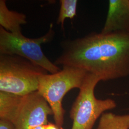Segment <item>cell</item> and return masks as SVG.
<instances>
[{"label":"cell","mask_w":129,"mask_h":129,"mask_svg":"<svg viewBox=\"0 0 129 129\" xmlns=\"http://www.w3.org/2000/svg\"><path fill=\"white\" fill-rule=\"evenodd\" d=\"M101 33H129V0H110Z\"/></svg>","instance_id":"7"},{"label":"cell","mask_w":129,"mask_h":129,"mask_svg":"<svg viewBox=\"0 0 129 129\" xmlns=\"http://www.w3.org/2000/svg\"><path fill=\"white\" fill-rule=\"evenodd\" d=\"M55 35L52 23L45 35L33 39L15 36L0 26V55H18L55 74L61 69L46 57L41 47L42 45L52 41Z\"/></svg>","instance_id":"5"},{"label":"cell","mask_w":129,"mask_h":129,"mask_svg":"<svg viewBox=\"0 0 129 129\" xmlns=\"http://www.w3.org/2000/svg\"><path fill=\"white\" fill-rule=\"evenodd\" d=\"M53 115L51 107L38 91L21 97L10 120L15 129H33L46 125L48 116Z\"/></svg>","instance_id":"6"},{"label":"cell","mask_w":129,"mask_h":129,"mask_svg":"<svg viewBox=\"0 0 129 129\" xmlns=\"http://www.w3.org/2000/svg\"><path fill=\"white\" fill-rule=\"evenodd\" d=\"M54 63L83 69L107 81L129 76V33L92 32L60 43Z\"/></svg>","instance_id":"1"},{"label":"cell","mask_w":129,"mask_h":129,"mask_svg":"<svg viewBox=\"0 0 129 129\" xmlns=\"http://www.w3.org/2000/svg\"><path fill=\"white\" fill-rule=\"evenodd\" d=\"M97 129H129V114L105 112L101 117Z\"/></svg>","instance_id":"9"},{"label":"cell","mask_w":129,"mask_h":129,"mask_svg":"<svg viewBox=\"0 0 129 129\" xmlns=\"http://www.w3.org/2000/svg\"><path fill=\"white\" fill-rule=\"evenodd\" d=\"M60 7L56 23L60 25L64 30V22L66 19L74 18L76 15L78 1L77 0H60Z\"/></svg>","instance_id":"10"},{"label":"cell","mask_w":129,"mask_h":129,"mask_svg":"<svg viewBox=\"0 0 129 129\" xmlns=\"http://www.w3.org/2000/svg\"><path fill=\"white\" fill-rule=\"evenodd\" d=\"M46 129H64L62 128V126H59L56 124H54L53 123L48 122L47 124L45 125Z\"/></svg>","instance_id":"12"},{"label":"cell","mask_w":129,"mask_h":129,"mask_svg":"<svg viewBox=\"0 0 129 129\" xmlns=\"http://www.w3.org/2000/svg\"><path fill=\"white\" fill-rule=\"evenodd\" d=\"M0 129H15L14 125L8 120H0Z\"/></svg>","instance_id":"11"},{"label":"cell","mask_w":129,"mask_h":129,"mask_svg":"<svg viewBox=\"0 0 129 129\" xmlns=\"http://www.w3.org/2000/svg\"><path fill=\"white\" fill-rule=\"evenodd\" d=\"M101 79L88 73L70 111L73 120L71 129H92L98 119L106 111L115 108L112 99L99 100L95 95V88Z\"/></svg>","instance_id":"4"},{"label":"cell","mask_w":129,"mask_h":129,"mask_svg":"<svg viewBox=\"0 0 129 129\" xmlns=\"http://www.w3.org/2000/svg\"><path fill=\"white\" fill-rule=\"evenodd\" d=\"M46 69L17 55H0V91L24 96L37 91Z\"/></svg>","instance_id":"2"},{"label":"cell","mask_w":129,"mask_h":129,"mask_svg":"<svg viewBox=\"0 0 129 129\" xmlns=\"http://www.w3.org/2000/svg\"><path fill=\"white\" fill-rule=\"evenodd\" d=\"M27 23L25 14L10 10L5 0L0 1V26L16 37L23 36L21 26Z\"/></svg>","instance_id":"8"},{"label":"cell","mask_w":129,"mask_h":129,"mask_svg":"<svg viewBox=\"0 0 129 129\" xmlns=\"http://www.w3.org/2000/svg\"><path fill=\"white\" fill-rule=\"evenodd\" d=\"M88 72L78 68L63 66V69L55 74H45L39 80L37 91L51 107L56 124L62 126L65 113L62 101L71 89L81 88Z\"/></svg>","instance_id":"3"}]
</instances>
